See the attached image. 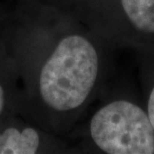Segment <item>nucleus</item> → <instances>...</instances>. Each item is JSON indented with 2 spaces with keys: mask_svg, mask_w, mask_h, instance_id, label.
<instances>
[{
  "mask_svg": "<svg viewBox=\"0 0 154 154\" xmlns=\"http://www.w3.org/2000/svg\"><path fill=\"white\" fill-rule=\"evenodd\" d=\"M96 34L42 0H5L0 40L16 65L19 114L54 134L73 125L93 97L102 58Z\"/></svg>",
  "mask_w": 154,
  "mask_h": 154,
  "instance_id": "obj_1",
  "label": "nucleus"
},
{
  "mask_svg": "<svg viewBox=\"0 0 154 154\" xmlns=\"http://www.w3.org/2000/svg\"><path fill=\"white\" fill-rule=\"evenodd\" d=\"M87 139L108 154H153L154 128L148 114L136 104L114 100L91 116Z\"/></svg>",
  "mask_w": 154,
  "mask_h": 154,
  "instance_id": "obj_2",
  "label": "nucleus"
},
{
  "mask_svg": "<svg viewBox=\"0 0 154 154\" xmlns=\"http://www.w3.org/2000/svg\"><path fill=\"white\" fill-rule=\"evenodd\" d=\"M65 143L35 123L12 113L0 119V154L65 152Z\"/></svg>",
  "mask_w": 154,
  "mask_h": 154,
  "instance_id": "obj_3",
  "label": "nucleus"
},
{
  "mask_svg": "<svg viewBox=\"0 0 154 154\" xmlns=\"http://www.w3.org/2000/svg\"><path fill=\"white\" fill-rule=\"evenodd\" d=\"M20 83L14 60L0 40V119L19 113Z\"/></svg>",
  "mask_w": 154,
  "mask_h": 154,
  "instance_id": "obj_4",
  "label": "nucleus"
},
{
  "mask_svg": "<svg viewBox=\"0 0 154 154\" xmlns=\"http://www.w3.org/2000/svg\"><path fill=\"white\" fill-rule=\"evenodd\" d=\"M147 114L151 121V124L154 128V87L150 92L149 98H148V103H147Z\"/></svg>",
  "mask_w": 154,
  "mask_h": 154,
  "instance_id": "obj_5",
  "label": "nucleus"
},
{
  "mask_svg": "<svg viewBox=\"0 0 154 154\" xmlns=\"http://www.w3.org/2000/svg\"><path fill=\"white\" fill-rule=\"evenodd\" d=\"M2 2L3 1H1V0H0V8H1V6H2Z\"/></svg>",
  "mask_w": 154,
  "mask_h": 154,
  "instance_id": "obj_6",
  "label": "nucleus"
}]
</instances>
